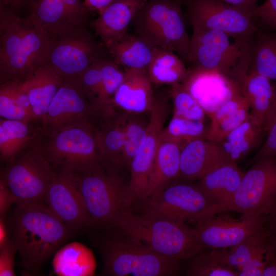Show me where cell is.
<instances>
[{"mask_svg": "<svg viewBox=\"0 0 276 276\" xmlns=\"http://www.w3.org/2000/svg\"><path fill=\"white\" fill-rule=\"evenodd\" d=\"M16 205L9 220L11 239L23 267L36 275L72 230L42 201Z\"/></svg>", "mask_w": 276, "mask_h": 276, "instance_id": "obj_1", "label": "cell"}, {"mask_svg": "<svg viewBox=\"0 0 276 276\" xmlns=\"http://www.w3.org/2000/svg\"><path fill=\"white\" fill-rule=\"evenodd\" d=\"M53 38L0 2V81H24L48 63Z\"/></svg>", "mask_w": 276, "mask_h": 276, "instance_id": "obj_2", "label": "cell"}, {"mask_svg": "<svg viewBox=\"0 0 276 276\" xmlns=\"http://www.w3.org/2000/svg\"><path fill=\"white\" fill-rule=\"evenodd\" d=\"M109 225L132 240L171 258L189 259L205 247L195 228L152 214H136L128 209L121 212Z\"/></svg>", "mask_w": 276, "mask_h": 276, "instance_id": "obj_3", "label": "cell"}, {"mask_svg": "<svg viewBox=\"0 0 276 276\" xmlns=\"http://www.w3.org/2000/svg\"><path fill=\"white\" fill-rule=\"evenodd\" d=\"M218 30L193 29L188 62L192 68L217 72L240 88L251 60V40L235 39Z\"/></svg>", "mask_w": 276, "mask_h": 276, "instance_id": "obj_4", "label": "cell"}, {"mask_svg": "<svg viewBox=\"0 0 276 276\" xmlns=\"http://www.w3.org/2000/svg\"><path fill=\"white\" fill-rule=\"evenodd\" d=\"M183 6L182 0H147L132 21L134 33L188 61L190 37Z\"/></svg>", "mask_w": 276, "mask_h": 276, "instance_id": "obj_5", "label": "cell"}, {"mask_svg": "<svg viewBox=\"0 0 276 276\" xmlns=\"http://www.w3.org/2000/svg\"><path fill=\"white\" fill-rule=\"evenodd\" d=\"M100 249L103 275H173L181 268L180 260L162 255L129 238H107L103 241Z\"/></svg>", "mask_w": 276, "mask_h": 276, "instance_id": "obj_6", "label": "cell"}, {"mask_svg": "<svg viewBox=\"0 0 276 276\" xmlns=\"http://www.w3.org/2000/svg\"><path fill=\"white\" fill-rule=\"evenodd\" d=\"M97 129L91 121L61 128L48 137L41 146L53 166L77 173L90 171L102 163L97 139Z\"/></svg>", "mask_w": 276, "mask_h": 276, "instance_id": "obj_7", "label": "cell"}, {"mask_svg": "<svg viewBox=\"0 0 276 276\" xmlns=\"http://www.w3.org/2000/svg\"><path fill=\"white\" fill-rule=\"evenodd\" d=\"M76 173L89 223L109 225L121 212L129 209L128 184L117 168L101 164L88 172Z\"/></svg>", "mask_w": 276, "mask_h": 276, "instance_id": "obj_8", "label": "cell"}, {"mask_svg": "<svg viewBox=\"0 0 276 276\" xmlns=\"http://www.w3.org/2000/svg\"><path fill=\"white\" fill-rule=\"evenodd\" d=\"M56 174L38 141L8 164L1 178L18 205L42 201Z\"/></svg>", "mask_w": 276, "mask_h": 276, "instance_id": "obj_9", "label": "cell"}, {"mask_svg": "<svg viewBox=\"0 0 276 276\" xmlns=\"http://www.w3.org/2000/svg\"><path fill=\"white\" fill-rule=\"evenodd\" d=\"M53 38L47 63L64 78L78 77L94 63L112 59L108 49L96 41L86 24Z\"/></svg>", "mask_w": 276, "mask_h": 276, "instance_id": "obj_10", "label": "cell"}, {"mask_svg": "<svg viewBox=\"0 0 276 276\" xmlns=\"http://www.w3.org/2000/svg\"><path fill=\"white\" fill-rule=\"evenodd\" d=\"M276 200V156L254 161L234 196L221 210L266 216Z\"/></svg>", "mask_w": 276, "mask_h": 276, "instance_id": "obj_11", "label": "cell"}, {"mask_svg": "<svg viewBox=\"0 0 276 276\" xmlns=\"http://www.w3.org/2000/svg\"><path fill=\"white\" fill-rule=\"evenodd\" d=\"M145 213L186 223L215 214V208L197 185L175 182L161 187L149 197Z\"/></svg>", "mask_w": 276, "mask_h": 276, "instance_id": "obj_12", "label": "cell"}, {"mask_svg": "<svg viewBox=\"0 0 276 276\" xmlns=\"http://www.w3.org/2000/svg\"><path fill=\"white\" fill-rule=\"evenodd\" d=\"M193 29L218 30L235 39L251 40L258 30L254 19L218 0H182Z\"/></svg>", "mask_w": 276, "mask_h": 276, "instance_id": "obj_13", "label": "cell"}, {"mask_svg": "<svg viewBox=\"0 0 276 276\" xmlns=\"http://www.w3.org/2000/svg\"><path fill=\"white\" fill-rule=\"evenodd\" d=\"M105 116L89 100L78 77L65 78L40 123L41 127L48 136L63 127Z\"/></svg>", "mask_w": 276, "mask_h": 276, "instance_id": "obj_14", "label": "cell"}, {"mask_svg": "<svg viewBox=\"0 0 276 276\" xmlns=\"http://www.w3.org/2000/svg\"><path fill=\"white\" fill-rule=\"evenodd\" d=\"M265 216L242 214L241 218L236 219L215 214L197 221L195 228L205 247L227 248L265 232Z\"/></svg>", "mask_w": 276, "mask_h": 276, "instance_id": "obj_15", "label": "cell"}, {"mask_svg": "<svg viewBox=\"0 0 276 276\" xmlns=\"http://www.w3.org/2000/svg\"><path fill=\"white\" fill-rule=\"evenodd\" d=\"M149 112L146 140L129 166L130 177L128 183V199L130 205L136 201L145 199L157 145L167 117L166 97L155 95Z\"/></svg>", "mask_w": 276, "mask_h": 276, "instance_id": "obj_16", "label": "cell"}, {"mask_svg": "<svg viewBox=\"0 0 276 276\" xmlns=\"http://www.w3.org/2000/svg\"><path fill=\"white\" fill-rule=\"evenodd\" d=\"M49 208L72 231L89 224L87 209L76 173L61 169L50 185L45 198Z\"/></svg>", "mask_w": 276, "mask_h": 276, "instance_id": "obj_17", "label": "cell"}, {"mask_svg": "<svg viewBox=\"0 0 276 276\" xmlns=\"http://www.w3.org/2000/svg\"><path fill=\"white\" fill-rule=\"evenodd\" d=\"M189 70V74L181 83L209 118L235 94L241 92L238 85L217 72Z\"/></svg>", "mask_w": 276, "mask_h": 276, "instance_id": "obj_18", "label": "cell"}, {"mask_svg": "<svg viewBox=\"0 0 276 276\" xmlns=\"http://www.w3.org/2000/svg\"><path fill=\"white\" fill-rule=\"evenodd\" d=\"M147 0H116L89 23L108 49L128 33V28Z\"/></svg>", "mask_w": 276, "mask_h": 276, "instance_id": "obj_19", "label": "cell"}, {"mask_svg": "<svg viewBox=\"0 0 276 276\" xmlns=\"http://www.w3.org/2000/svg\"><path fill=\"white\" fill-rule=\"evenodd\" d=\"M230 163L218 142L207 139L189 142L181 148L178 178L200 179L213 169Z\"/></svg>", "mask_w": 276, "mask_h": 276, "instance_id": "obj_20", "label": "cell"}, {"mask_svg": "<svg viewBox=\"0 0 276 276\" xmlns=\"http://www.w3.org/2000/svg\"><path fill=\"white\" fill-rule=\"evenodd\" d=\"M124 71V79L113 97L114 106L131 113L149 111L155 95L146 70L131 68Z\"/></svg>", "mask_w": 276, "mask_h": 276, "instance_id": "obj_21", "label": "cell"}, {"mask_svg": "<svg viewBox=\"0 0 276 276\" xmlns=\"http://www.w3.org/2000/svg\"><path fill=\"white\" fill-rule=\"evenodd\" d=\"M245 172L237 164H222L205 174L197 186L215 208V214L231 200L238 189Z\"/></svg>", "mask_w": 276, "mask_h": 276, "instance_id": "obj_22", "label": "cell"}, {"mask_svg": "<svg viewBox=\"0 0 276 276\" xmlns=\"http://www.w3.org/2000/svg\"><path fill=\"white\" fill-rule=\"evenodd\" d=\"M241 90L247 99L250 115L262 126L266 134L276 107V84L255 72H249Z\"/></svg>", "mask_w": 276, "mask_h": 276, "instance_id": "obj_23", "label": "cell"}, {"mask_svg": "<svg viewBox=\"0 0 276 276\" xmlns=\"http://www.w3.org/2000/svg\"><path fill=\"white\" fill-rule=\"evenodd\" d=\"M64 78L46 63L33 71L22 81L34 114L39 123L44 119Z\"/></svg>", "mask_w": 276, "mask_h": 276, "instance_id": "obj_24", "label": "cell"}, {"mask_svg": "<svg viewBox=\"0 0 276 276\" xmlns=\"http://www.w3.org/2000/svg\"><path fill=\"white\" fill-rule=\"evenodd\" d=\"M20 120H0V155L7 164L12 162L38 141L40 130L34 129L32 123ZM38 122V121H37Z\"/></svg>", "mask_w": 276, "mask_h": 276, "instance_id": "obj_25", "label": "cell"}, {"mask_svg": "<svg viewBox=\"0 0 276 276\" xmlns=\"http://www.w3.org/2000/svg\"><path fill=\"white\" fill-rule=\"evenodd\" d=\"M27 18L52 37L62 36L78 27L69 15L65 0H38Z\"/></svg>", "mask_w": 276, "mask_h": 276, "instance_id": "obj_26", "label": "cell"}, {"mask_svg": "<svg viewBox=\"0 0 276 276\" xmlns=\"http://www.w3.org/2000/svg\"><path fill=\"white\" fill-rule=\"evenodd\" d=\"M264 134L262 126L250 113L247 119L218 143L229 162L237 164L260 146Z\"/></svg>", "mask_w": 276, "mask_h": 276, "instance_id": "obj_27", "label": "cell"}, {"mask_svg": "<svg viewBox=\"0 0 276 276\" xmlns=\"http://www.w3.org/2000/svg\"><path fill=\"white\" fill-rule=\"evenodd\" d=\"M181 148L177 143L159 138L145 199L161 187L178 178Z\"/></svg>", "mask_w": 276, "mask_h": 276, "instance_id": "obj_28", "label": "cell"}, {"mask_svg": "<svg viewBox=\"0 0 276 276\" xmlns=\"http://www.w3.org/2000/svg\"><path fill=\"white\" fill-rule=\"evenodd\" d=\"M250 113L247 99L242 92L236 93L210 117L207 140L219 142L247 119Z\"/></svg>", "mask_w": 276, "mask_h": 276, "instance_id": "obj_29", "label": "cell"}, {"mask_svg": "<svg viewBox=\"0 0 276 276\" xmlns=\"http://www.w3.org/2000/svg\"><path fill=\"white\" fill-rule=\"evenodd\" d=\"M128 116L116 113L103 119L97 139L102 163L116 168L120 165Z\"/></svg>", "mask_w": 276, "mask_h": 276, "instance_id": "obj_30", "label": "cell"}, {"mask_svg": "<svg viewBox=\"0 0 276 276\" xmlns=\"http://www.w3.org/2000/svg\"><path fill=\"white\" fill-rule=\"evenodd\" d=\"M154 48L134 33H128L108 49L112 60L124 69L147 70Z\"/></svg>", "mask_w": 276, "mask_h": 276, "instance_id": "obj_31", "label": "cell"}, {"mask_svg": "<svg viewBox=\"0 0 276 276\" xmlns=\"http://www.w3.org/2000/svg\"><path fill=\"white\" fill-rule=\"evenodd\" d=\"M54 272L60 276H86L94 274L96 262L91 251L73 242L56 251L53 261Z\"/></svg>", "mask_w": 276, "mask_h": 276, "instance_id": "obj_32", "label": "cell"}, {"mask_svg": "<svg viewBox=\"0 0 276 276\" xmlns=\"http://www.w3.org/2000/svg\"><path fill=\"white\" fill-rule=\"evenodd\" d=\"M189 71L176 54L158 47L146 70L152 84L170 85L182 83Z\"/></svg>", "mask_w": 276, "mask_h": 276, "instance_id": "obj_33", "label": "cell"}, {"mask_svg": "<svg viewBox=\"0 0 276 276\" xmlns=\"http://www.w3.org/2000/svg\"><path fill=\"white\" fill-rule=\"evenodd\" d=\"M249 72L276 80V31L258 28L252 41Z\"/></svg>", "mask_w": 276, "mask_h": 276, "instance_id": "obj_34", "label": "cell"}, {"mask_svg": "<svg viewBox=\"0 0 276 276\" xmlns=\"http://www.w3.org/2000/svg\"><path fill=\"white\" fill-rule=\"evenodd\" d=\"M269 239L266 231L236 246L227 248L226 251L227 263L238 273L239 271L248 263L265 264V255Z\"/></svg>", "mask_w": 276, "mask_h": 276, "instance_id": "obj_35", "label": "cell"}, {"mask_svg": "<svg viewBox=\"0 0 276 276\" xmlns=\"http://www.w3.org/2000/svg\"><path fill=\"white\" fill-rule=\"evenodd\" d=\"M226 248L214 249L189 259L185 274L188 276H238V272L228 263Z\"/></svg>", "mask_w": 276, "mask_h": 276, "instance_id": "obj_36", "label": "cell"}, {"mask_svg": "<svg viewBox=\"0 0 276 276\" xmlns=\"http://www.w3.org/2000/svg\"><path fill=\"white\" fill-rule=\"evenodd\" d=\"M209 125L204 122L186 119L173 114L167 126L163 129L160 139L179 144L182 147L198 139H208Z\"/></svg>", "mask_w": 276, "mask_h": 276, "instance_id": "obj_37", "label": "cell"}, {"mask_svg": "<svg viewBox=\"0 0 276 276\" xmlns=\"http://www.w3.org/2000/svg\"><path fill=\"white\" fill-rule=\"evenodd\" d=\"M148 123L140 118L128 117L125 128L124 141L120 165L130 166L141 149L147 135Z\"/></svg>", "mask_w": 276, "mask_h": 276, "instance_id": "obj_38", "label": "cell"}, {"mask_svg": "<svg viewBox=\"0 0 276 276\" xmlns=\"http://www.w3.org/2000/svg\"><path fill=\"white\" fill-rule=\"evenodd\" d=\"M173 104V114L195 121L204 122V111L182 83L171 85L169 91Z\"/></svg>", "mask_w": 276, "mask_h": 276, "instance_id": "obj_39", "label": "cell"}, {"mask_svg": "<svg viewBox=\"0 0 276 276\" xmlns=\"http://www.w3.org/2000/svg\"><path fill=\"white\" fill-rule=\"evenodd\" d=\"M0 116L1 118L8 120L38 121L33 114L18 104L16 98L15 81L1 83Z\"/></svg>", "mask_w": 276, "mask_h": 276, "instance_id": "obj_40", "label": "cell"}, {"mask_svg": "<svg viewBox=\"0 0 276 276\" xmlns=\"http://www.w3.org/2000/svg\"><path fill=\"white\" fill-rule=\"evenodd\" d=\"M17 249L13 241H9L0 248V275H16L14 270L15 254Z\"/></svg>", "mask_w": 276, "mask_h": 276, "instance_id": "obj_41", "label": "cell"}, {"mask_svg": "<svg viewBox=\"0 0 276 276\" xmlns=\"http://www.w3.org/2000/svg\"><path fill=\"white\" fill-rule=\"evenodd\" d=\"M266 134V139L254 157V161L265 157L276 156V107L270 126Z\"/></svg>", "mask_w": 276, "mask_h": 276, "instance_id": "obj_42", "label": "cell"}, {"mask_svg": "<svg viewBox=\"0 0 276 276\" xmlns=\"http://www.w3.org/2000/svg\"><path fill=\"white\" fill-rule=\"evenodd\" d=\"M14 203L13 196L9 189L1 178L0 180V217L5 218L10 205Z\"/></svg>", "mask_w": 276, "mask_h": 276, "instance_id": "obj_43", "label": "cell"}, {"mask_svg": "<svg viewBox=\"0 0 276 276\" xmlns=\"http://www.w3.org/2000/svg\"><path fill=\"white\" fill-rule=\"evenodd\" d=\"M265 228L269 239L276 244V200L268 213L265 216Z\"/></svg>", "mask_w": 276, "mask_h": 276, "instance_id": "obj_44", "label": "cell"}, {"mask_svg": "<svg viewBox=\"0 0 276 276\" xmlns=\"http://www.w3.org/2000/svg\"><path fill=\"white\" fill-rule=\"evenodd\" d=\"M235 7L251 16L258 7L259 0H218Z\"/></svg>", "mask_w": 276, "mask_h": 276, "instance_id": "obj_45", "label": "cell"}, {"mask_svg": "<svg viewBox=\"0 0 276 276\" xmlns=\"http://www.w3.org/2000/svg\"><path fill=\"white\" fill-rule=\"evenodd\" d=\"M116 0H84V6L90 13L92 12L100 13L106 8Z\"/></svg>", "mask_w": 276, "mask_h": 276, "instance_id": "obj_46", "label": "cell"}, {"mask_svg": "<svg viewBox=\"0 0 276 276\" xmlns=\"http://www.w3.org/2000/svg\"><path fill=\"white\" fill-rule=\"evenodd\" d=\"M38 0H0L4 5L9 8L13 11L20 10L23 8H29V10L37 2Z\"/></svg>", "mask_w": 276, "mask_h": 276, "instance_id": "obj_47", "label": "cell"}, {"mask_svg": "<svg viewBox=\"0 0 276 276\" xmlns=\"http://www.w3.org/2000/svg\"><path fill=\"white\" fill-rule=\"evenodd\" d=\"M5 220V218L0 217V248L6 245L10 240Z\"/></svg>", "mask_w": 276, "mask_h": 276, "instance_id": "obj_48", "label": "cell"}, {"mask_svg": "<svg viewBox=\"0 0 276 276\" xmlns=\"http://www.w3.org/2000/svg\"><path fill=\"white\" fill-rule=\"evenodd\" d=\"M273 5L276 7V0H271Z\"/></svg>", "mask_w": 276, "mask_h": 276, "instance_id": "obj_49", "label": "cell"}]
</instances>
